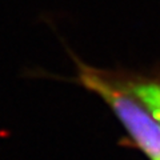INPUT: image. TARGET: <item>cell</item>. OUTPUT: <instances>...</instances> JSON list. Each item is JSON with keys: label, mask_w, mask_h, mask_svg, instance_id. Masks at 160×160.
Returning a JSON list of instances; mask_svg holds the SVG:
<instances>
[{"label": "cell", "mask_w": 160, "mask_h": 160, "mask_svg": "<svg viewBox=\"0 0 160 160\" xmlns=\"http://www.w3.org/2000/svg\"><path fill=\"white\" fill-rule=\"evenodd\" d=\"M127 88L136 96L153 118L160 122V84L158 83H136Z\"/></svg>", "instance_id": "7a4b0ae2"}, {"label": "cell", "mask_w": 160, "mask_h": 160, "mask_svg": "<svg viewBox=\"0 0 160 160\" xmlns=\"http://www.w3.org/2000/svg\"><path fill=\"white\" fill-rule=\"evenodd\" d=\"M80 80L108 104L135 144L151 160H160V122L148 108L127 87L118 86L93 69L82 67Z\"/></svg>", "instance_id": "6da1fadb"}]
</instances>
